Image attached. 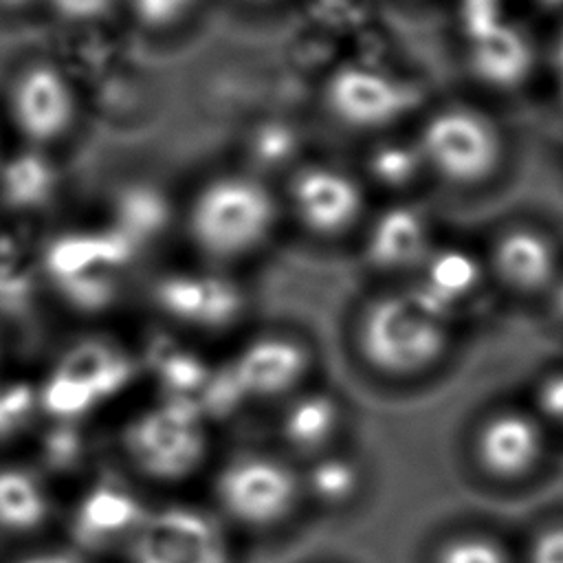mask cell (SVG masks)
<instances>
[{
	"instance_id": "obj_28",
	"label": "cell",
	"mask_w": 563,
	"mask_h": 563,
	"mask_svg": "<svg viewBox=\"0 0 563 563\" xmlns=\"http://www.w3.org/2000/svg\"><path fill=\"white\" fill-rule=\"evenodd\" d=\"M18 563H84L77 554L73 552H64V550H48V552H35L29 554L24 559H20Z\"/></svg>"
},
{
	"instance_id": "obj_8",
	"label": "cell",
	"mask_w": 563,
	"mask_h": 563,
	"mask_svg": "<svg viewBox=\"0 0 563 563\" xmlns=\"http://www.w3.org/2000/svg\"><path fill=\"white\" fill-rule=\"evenodd\" d=\"M444 235L435 213L424 198L376 200L354 251L367 284L407 282Z\"/></svg>"
},
{
	"instance_id": "obj_19",
	"label": "cell",
	"mask_w": 563,
	"mask_h": 563,
	"mask_svg": "<svg viewBox=\"0 0 563 563\" xmlns=\"http://www.w3.org/2000/svg\"><path fill=\"white\" fill-rule=\"evenodd\" d=\"M48 515V495L42 479L22 466L0 468V528L11 532L35 530Z\"/></svg>"
},
{
	"instance_id": "obj_3",
	"label": "cell",
	"mask_w": 563,
	"mask_h": 563,
	"mask_svg": "<svg viewBox=\"0 0 563 563\" xmlns=\"http://www.w3.org/2000/svg\"><path fill=\"white\" fill-rule=\"evenodd\" d=\"M183 233L216 268L262 255L286 224L279 185L253 169H227L200 180L183 205Z\"/></svg>"
},
{
	"instance_id": "obj_21",
	"label": "cell",
	"mask_w": 563,
	"mask_h": 563,
	"mask_svg": "<svg viewBox=\"0 0 563 563\" xmlns=\"http://www.w3.org/2000/svg\"><path fill=\"white\" fill-rule=\"evenodd\" d=\"M306 482L319 501L336 506L354 497L361 484V471L350 457L325 451L314 457Z\"/></svg>"
},
{
	"instance_id": "obj_22",
	"label": "cell",
	"mask_w": 563,
	"mask_h": 563,
	"mask_svg": "<svg viewBox=\"0 0 563 563\" xmlns=\"http://www.w3.org/2000/svg\"><path fill=\"white\" fill-rule=\"evenodd\" d=\"M523 398L550 431L563 433V354L532 372Z\"/></svg>"
},
{
	"instance_id": "obj_24",
	"label": "cell",
	"mask_w": 563,
	"mask_h": 563,
	"mask_svg": "<svg viewBox=\"0 0 563 563\" xmlns=\"http://www.w3.org/2000/svg\"><path fill=\"white\" fill-rule=\"evenodd\" d=\"M435 563H510L506 552L486 537H455L446 541Z\"/></svg>"
},
{
	"instance_id": "obj_11",
	"label": "cell",
	"mask_w": 563,
	"mask_h": 563,
	"mask_svg": "<svg viewBox=\"0 0 563 563\" xmlns=\"http://www.w3.org/2000/svg\"><path fill=\"white\" fill-rule=\"evenodd\" d=\"M132 460L150 475L178 479L189 475L207 449L202 411L191 402L172 400L143 411L125 431Z\"/></svg>"
},
{
	"instance_id": "obj_7",
	"label": "cell",
	"mask_w": 563,
	"mask_h": 563,
	"mask_svg": "<svg viewBox=\"0 0 563 563\" xmlns=\"http://www.w3.org/2000/svg\"><path fill=\"white\" fill-rule=\"evenodd\" d=\"M2 114L31 152L64 145L81 123V92L73 75L48 57H31L13 68L2 92Z\"/></svg>"
},
{
	"instance_id": "obj_10",
	"label": "cell",
	"mask_w": 563,
	"mask_h": 563,
	"mask_svg": "<svg viewBox=\"0 0 563 563\" xmlns=\"http://www.w3.org/2000/svg\"><path fill=\"white\" fill-rule=\"evenodd\" d=\"M407 284L464 330L486 303H497L477 238L444 233Z\"/></svg>"
},
{
	"instance_id": "obj_16",
	"label": "cell",
	"mask_w": 563,
	"mask_h": 563,
	"mask_svg": "<svg viewBox=\"0 0 563 563\" xmlns=\"http://www.w3.org/2000/svg\"><path fill=\"white\" fill-rule=\"evenodd\" d=\"M354 167L376 200L424 198L431 191L409 128L363 139Z\"/></svg>"
},
{
	"instance_id": "obj_17",
	"label": "cell",
	"mask_w": 563,
	"mask_h": 563,
	"mask_svg": "<svg viewBox=\"0 0 563 563\" xmlns=\"http://www.w3.org/2000/svg\"><path fill=\"white\" fill-rule=\"evenodd\" d=\"M345 416L347 409L341 394L310 383L282 402V438L292 451L317 457L330 451Z\"/></svg>"
},
{
	"instance_id": "obj_9",
	"label": "cell",
	"mask_w": 563,
	"mask_h": 563,
	"mask_svg": "<svg viewBox=\"0 0 563 563\" xmlns=\"http://www.w3.org/2000/svg\"><path fill=\"white\" fill-rule=\"evenodd\" d=\"M319 352L297 330H266L246 339L224 367L227 385L238 398L279 400L317 380Z\"/></svg>"
},
{
	"instance_id": "obj_27",
	"label": "cell",
	"mask_w": 563,
	"mask_h": 563,
	"mask_svg": "<svg viewBox=\"0 0 563 563\" xmlns=\"http://www.w3.org/2000/svg\"><path fill=\"white\" fill-rule=\"evenodd\" d=\"M44 0H0V18H24L40 11Z\"/></svg>"
},
{
	"instance_id": "obj_6",
	"label": "cell",
	"mask_w": 563,
	"mask_h": 563,
	"mask_svg": "<svg viewBox=\"0 0 563 563\" xmlns=\"http://www.w3.org/2000/svg\"><path fill=\"white\" fill-rule=\"evenodd\" d=\"M427 99L413 79L361 59L332 66L319 81L323 117L358 141L409 128Z\"/></svg>"
},
{
	"instance_id": "obj_5",
	"label": "cell",
	"mask_w": 563,
	"mask_h": 563,
	"mask_svg": "<svg viewBox=\"0 0 563 563\" xmlns=\"http://www.w3.org/2000/svg\"><path fill=\"white\" fill-rule=\"evenodd\" d=\"M284 218L321 246H354L376 198L354 163L299 158L279 185Z\"/></svg>"
},
{
	"instance_id": "obj_15",
	"label": "cell",
	"mask_w": 563,
	"mask_h": 563,
	"mask_svg": "<svg viewBox=\"0 0 563 563\" xmlns=\"http://www.w3.org/2000/svg\"><path fill=\"white\" fill-rule=\"evenodd\" d=\"M213 271H172L154 286L156 310L174 325L196 332H220L240 321L246 301L244 292Z\"/></svg>"
},
{
	"instance_id": "obj_25",
	"label": "cell",
	"mask_w": 563,
	"mask_h": 563,
	"mask_svg": "<svg viewBox=\"0 0 563 563\" xmlns=\"http://www.w3.org/2000/svg\"><path fill=\"white\" fill-rule=\"evenodd\" d=\"M528 563H563V526H552L534 539Z\"/></svg>"
},
{
	"instance_id": "obj_2",
	"label": "cell",
	"mask_w": 563,
	"mask_h": 563,
	"mask_svg": "<svg viewBox=\"0 0 563 563\" xmlns=\"http://www.w3.org/2000/svg\"><path fill=\"white\" fill-rule=\"evenodd\" d=\"M409 130L431 191L464 200L482 198L501 187L515 165V136L488 97H429Z\"/></svg>"
},
{
	"instance_id": "obj_29",
	"label": "cell",
	"mask_w": 563,
	"mask_h": 563,
	"mask_svg": "<svg viewBox=\"0 0 563 563\" xmlns=\"http://www.w3.org/2000/svg\"><path fill=\"white\" fill-rule=\"evenodd\" d=\"M231 2H235V4L242 7V9L260 11V9H271V7H275V4H279V2H284V0H231Z\"/></svg>"
},
{
	"instance_id": "obj_4",
	"label": "cell",
	"mask_w": 563,
	"mask_h": 563,
	"mask_svg": "<svg viewBox=\"0 0 563 563\" xmlns=\"http://www.w3.org/2000/svg\"><path fill=\"white\" fill-rule=\"evenodd\" d=\"M475 238L497 303L537 312L563 271L561 227L519 209L495 218Z\"/></svg>"
},
{
	"instance_id": "obj_13",
	"label": "cell",
	"mask_w": 563,
	"mask_h": 563,
	"mask_svg": "<svg viewBox=\"0 0 563 563\" xmlns=\"http://www.w3.org/2000/svg\"><path fill=\"white\" fill-rule=\"evenodd\" d=\"M128 545L130 563H231L220 523L189 506L145 512Z\"/></svg>"
},
{
	"instance_id": "obj_23",
	"label": "cell",
	"mask_w": 563,
	"mask_h": 563,
	"mask_svg": "<svg viewBox=\"0 0 563 563\" xmlns=\"http://www.w3.org/2000/svg\"><path fill=\"white\" fill-rule=\"evenodd\" d=\"M42 11L68 29H92L123 11V0H44Z\"/></svg>"
},
{
	"instance_id": "obj_14",
	"label": "cell",
	"mask_w": 563,
	"mask_h": 563,
	"mask_svg": "<svg viewBox=\"0 0 563 563\" xmlns=\"http://www.w3.org/2000/svg\"><path fill=\"white\" fill-rule=\"evenodd\" d=\"M297 493L295 471L264 453L233 457L216 479L222 508L246 526L277 523L292 510Z\"/></svg>"
},
{
	"instance_id": "obj_26",
	"label": "cell",
	"mask_w": 563,
	"mask_h": 563,
	"mask_svg": "<svg viewBox=\"0 0 563 563\" xmlns=\"http://www.w3.org/2000/svg\"><path fill=\"white\" fill-rule=\"evenodd\" d=\"M537 314L541 317V323L563 341V271L556 279V284L552 286L550 295L545 297V301L541 303V308L537 310Z\"/></svg>"
},
{
	"instance_id": "obj_12",
	"label": "cell",
	"mask_w": 563,
	"mask_h": 563,
	"mask_svg": "<svg viewBox=\"0 0 563 563\" xmlns=\"http://www.w3.org/2000/svg\"><path fill=\"white\" fill-rule=\"evenodd\" d=\"M548 433L550 429L526 398L501 400L477 416L471 431V453L486 475L512 482L541 464Z\"/></svg>"
},
{
	"instance_id": "obj_1",
	"label": "cell",
	"mask_w": 563,
	"mask_h": 563,
	"mask_svg": "<svg viewBox=\"0 0 563 563\" xmlns=\"http://www.w3.org/2000/svg\"><path fill=\"white\" fill-rule=\"evenodd\" d=\"M464 334L462 325L407 282H376L352 301L343 345L363 380L385 389H413L446 374Z\"/></svg>"
},
{
	"instance_id": "obj_20",
	"label": "cell",
	"mask_w": 563,
	"mask_h": 563,
	"mask_svg": "<svg viewBox=\"0 0 563 563\" xmlns=\"http://www.w3.org/2000/svg\"><path fill=\"white\" fill-rule=\"evenodd\" d=\"M205 0H123V15L145 35L167 37L185 31Z\"/></svg>"
},
{
	"instance_id": "obj_18",
	"label": "cell",
	"mask_w": 563,
	"mask_h": 563,
	"mask_svg": "<svg viewBox=\"0 0 563 563\" xmlns=\"http://www.w3.org/2000/svg\"><path fill=\"white\" fill-rule=\"evenodd\" d=\"M145 510L125 488L101 484L77 506L75 530L79 541L92 548H108L134 537Z\"/></svg>"
}]
</instances>
